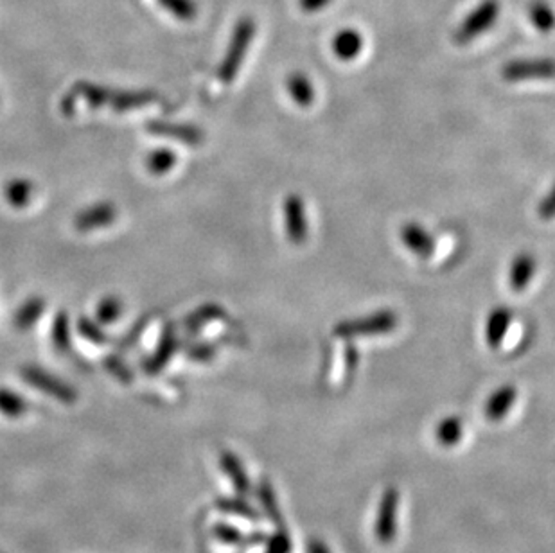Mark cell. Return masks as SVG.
I'll return each mask as SVG.
<instances>
[{
    "label": "cell",
    "mask_w": 555,
    "mask_h": 553,
    "mask_svg": "<svg viewBox=\"0 0 555 553\" xmlns=\"http://www.w3.org/2000/svg\"><path fill=\"white\" fill-rule=\"evenodd\" d=\"M399 325V316L394 309H380L365 316L341 320L332 332L338 338H374L391 334Z\"/></svg>",
    "instance_id": "6da1fadb"
},
{
    "label": "cell",
    "mask_w": 555,
    "mask_h": 553,
    "mask_svg": "<svg viewBox=\"0 0 555 553\" xmlns=\"http://www.w3.org/2000/svg\"><path fill=\"white\" fill-rule=\"evenodd\" d=\"M256 22L250 19V17H243L234 31H232V37H231V42H229V47L225 51V56L220 63V69H218V78L222 83L225 85H231L236 78H238V72L248 54V49H250V44L256 37Z\"/></svg>",
    "instance_id": "7a4b0ae2"
},
{
    "label": "cell",
    "mask_w": 555,
    "mask_h": 553,
    "mask_svg": "<svg viewBox=\"0 0 555 553\" xmlns=\"http://www.w3.org/2000/svg\"><path fill=\"white\" fill-rule=\"evenodd\" d=\"M500 10L501 6L498 0H482L455 31V42L458 46H467L487 33L496 24Z\"/></svg>",
    "instance_id": "3957f363"
},
{
    "label": "cell",
    "mask_w": 555,
    "mask_h": 553,
    "mask_svg": "<svg viewBox=\"0 0 555 553\" xmlns=\"http://www.w3.org/2000/svg\"><path fill=\"white\" fill-rule=\"evenodd\" d=\"M21 376L28 385H31L38 392H42V394H46V396H49V398L63 403V405H72L78 399V392L72 385L53 376L51 373L44 371V368H40V366L28 364L21 371Z\"/></svg>",
    "instance_id": "277c9868"
},
{
    "label": "cell",
    "mask_w": 555,
    "mask_h": 553,
    "mask_svg": "<svg viewBox=\"0 0 555 553\" xmlns=\"http://www.w3.org/2000/svg\"><path fill=\"white\" fill-rule=\"evenodd\" d=\"M501 78L507 83L555 80L553 58H519L503 65Z\"/></svg>",
    "instance_id": "5b68a950"
},
{
    "label": "cell",
    "mask_w": 555,
    "mask_h": 553,
    "mask_svg": "<svg viewBox=\"0 0 555 553\" xmlns=\"http://www.w3.org/2000/svg\"><path fill=\"white\" fill-rule=\"evenodd\" d=\"M282 218L288 241L295 247H302L309 238V223L306 204L300 195L291 193L282 200Z\"/></svg>",
    "instance_id": "8992f818"
},
{
    "label": "cell",
    "mask_w": 555,
    "mask_h": 553,
    "mask_svg": "<svg viewBox=\"0 0 555 553\" xmlns=\"http://www.w3.org/2000/svg\"><path fill=\"white\" fill-rule=\"evenodd\" d=\"M146 131L149 135L156 137H167L178 142H183L188 146L198 147L206 140V133L193 126V124H181V122H169V121H149L146 124Z\"/></svg>",
    "instance_id": "52a82bcc"
},
{
    "label": "cell",
    "mask_w": 555,
    "mask_h": 553,
    "mask_svg": "<svg viewBox=\"0 0 555 553\" xmlns=\"http://www.w3.org/2000/svg\"><path fill=\"white\" fill-rule=\"evenodd\" d=\"M117 214L119 211L112 202H97L76 214L74 227L80 232H92L97 229H105L115 223Z\"/></svg>",
    "instance_id": "ba28073f"
},
{
    "label": "cell",
    "mask_w": 555,
    "mask_h": 553,
    "mask_svg": "<svg viewBox=\"0 0 555 553\" xmlns=\"http://www.w3.org/2000/svg\"><path fill=\"white\" fill-rule=\"evenodd\" d=\"M399 236H401V241H403L405 248L408 252H412L414 256H417L421 259H428V257H432L435 254V248H437L435 238L421 223H417V222L405 223L401 227Z\"/></svg>",
    "instance_id": "9c48e42d"
},
{
    "label": "cell",
    "mask_w": 555,
    "mask_h": 553,
    "mask_svg": "<svg viewBox=\"0 0 555 553\" xmlns=\"http://www.w3.org/2000/svg\"><path fill=\"white\" fill-rule=\"evenodd\" d=\"M178 350V336L176 331L172 327V323H165L160 341L156 345V348L153 350V354L144 361V371L149 376H156L158 373H162L164 368L169 364V361L172 359V356Z\"/></svg>",
    "instance_id": "30bf717a"
},
{
    "label": "cell",
    "mask_w": 555,
    "mask_h": 553,
    "mask_svg": "<svg viewBox=\"0 0 555 553\" xmlns=\"http://www.w3.org/2000/svg\"><path fill=\"white\" fill-rule=\"evenodd\" d=\"M398 505H399V494L394 487H389L383 492V498L380 501L378 521H376V535L382 542H391L396 537Z\"/></svg>",
    "instance_id": "8fae6325"
},
{
    "label": "cell",
    "mask_w": 555,
    "mask_h": 553,
    "mask_svg": "<svg viewBox=\"0 0 555 553\" xmlns=\"http://www.w3.org/2000/svg\"><path fill=\"white\" fill-rule=\"evenodd\" d=\"M537 272V259L530 252H519L509 266V286L514 293H523Z\"/></svg>",
    "instance_id": "7c38bea8"
},
{
    "label": "cell",
    "mask_w": 555,
    "mask_h": 553,
    "mask_svg": "<svg viewBox=\"0 0 555 553\" xmlns=\"http://www.w3.org/2000/svg\"><path fill=\"white\" fill-rule=\"evenodd\" d=\"M158 101V94L153 90H117L110 88L108 96V108H112L117 113L144 108Z\"/></svg>",
    "instance_id": "4fadbf2b"
},
{
    "label": "cell",
    "mask_w": 555,
    "mask_h": 553,
    "mask_svg": "<svg viewBox=\"0 0 555 553\" xmlns=\"http://www.w3.org/2000/svg\"><path fill=\"white\" fill-rule=\"evenodd\" d=\"M512 322V311L505 306L491 309L485 320V341L491 348H500Z\"/></svg>",
    "instance_id": "5bb4252c"
},
{
    "label": "cell",
    "mask_w": 555,
    "mask_h": 553,
    "mask_svg": "<svg viewBox=\"0 0 555 553\" xmlns=\"http://www.w3.org/2000/svg\"><path fill=\"white\" fill-rule=\"evenodd\" d=\"M286 90L291 97V101L299 106V108H311L316 97L315 92V85L311 83V80L307 78L306 72L295 71L286 78Z\"/></svg>",
    "instance_id": "9a60e30c"
},
{
    "label": "cell",
    "mask_w": 555,
    "mask_h": 553,
    "mask_svg": "<svg viewBox=\"0 0 555 553\" xmlns=\"http://www.w3.org/2000/svg\"><path fill=\"white\" fill-rule=\"evenodd\" d=\"M363 51V37L356 29H341L332 38V53L340 62H352Z\"/></svg>",
    "instance_id": "2e32d148"
},
{
    "label": "cell",
    "mask_w": 555,
    "mask_h": 553,
    "mask_svg": "<svg viewBox=\"0 0 555 553\" xmlns=\"http://www.w3.org/2000/svg\"><path fill=\"white\" fill-rule=\"evenodd\" d=\"M517 399V390L512 385H503L500 387L485 403V415L489 421H501L512 405Z\"/></svg>",
    "instance_id": "e0dca14e"
},
{
    "label": "cell",
    "mask_w": 555,
    "mask_h": 553,
    "mask_svg": "<svg viewBox=\"0 0 555 553\" xmlns=\"http://www.w3.org/2000/svg\"><path fill=\"white\" fill-rule=\"evenodd\" d=\"M220 465H222L223 473L229 476V480L232 482L236 492L241 494V496L248 494V490H250V480H248V474H247V471H245L241 460H240L234 453L223 451V453L220 455Z\"/></svg>",
    "instance_id": "ac0fdd59"
},
{
    "label": "cell",
    "mask_w": 555,
    "mask_h": 553,
    "mask_svg": "<svg viewBox=\"0 0 555 553\" xmlns=\"http://www.w3.org/2000/svg\"><path fill=\"white\" fill-rule=\"evenodd\" d=\"M35 195V186L26 178L10 180L4 186V198L15 209H24L31 204Z\"/></svg>",
    "instance_id": "d6986e66"
},
{
    "label": "cell",
    "mask_w": 555,
    "mask_h": 553,
    "mask_svg": "<svg viewBox=\"0 0 555 553\" xmlns=\"http://www.w3.org/2000/svg\"><path fill=\"white\" fill-rule=\"evenodd\" d=\"M44 313H46V300L40 297H31L26 302H22V306L17 309L13 323L19 331H28L42 318Z\"/></svg>",
    "instance_id": "ffe728a7"
},
{
    "label": "cell",
    "mask_w": 555,
    "mask_h": 553,
    "mask_svg": "<svg viewBox=\"0 0 555 553\" xmlns=\"http://www.w3.org/2000/svg\"><path fill=\"white\" fill-rule=\"evenodd\" d=\"M223 316H225V309L222 306L214 304V302H209V304L200 306L188 318H185L183 327L188 329L189 332H197L202 327H206L207 323H211V322H214L218 318H223Z\"/></svg>",
    "instance_id": "44dd1931"
},
{
    "label": "cell",
    "mask_w": 555,
    "mask_h": 553,
    "mask_svg": "<svg viewBox=\"0 0 555 553\" xmlns=\"http://www.w3.org/2000/svg\"><path fill=\"white\" fill-rule=\"evenodd\" d=\"M72 94L76 97H81L87 101L90 108H103L108 105V96H110V87L90 83V81H78L72 87Z\"/></svg>",
    "instance_id": "7402d4cb"
},
{
    "label": "cell",
    "mask_w": 555,
    "mask_h": 553,
    "mask_svg": "<svg viewBox=\"0 0 555 553\" xmlns=\"http://www.w3.org/2000/svg\"><path fill=\"white\" fill-rule=\"evenodd\" d=\"M528 17L532 26L539 33H551L555 29V12L544 3V0H534L528 8Z\"/></svg>",
    "instance_id": "603a6c76"
},
{
    "label": "cell",
    "mask_w": 555,
    "mask_h": 553,
    "mask_svg": "<svg viewBox=\"0 0 555 553\" xmlns=\"http://www.w3.org/2000/svg\"><path fill=\"white\" fill-rule=\"evenodd\" d=\"M178 162V156L172 149L169 147H160V149H155L147 155L146 158V167L151 174L155 176H164L165 172H169Z\"/></svg>",
    "instance_id": "cb8c5ba5"
},
{
    "label": "cell",
    "mask_w": 555,
    "mask_h": 553,
    "mask_svg": "<svg viewBox=\"0 0 555 553\" xmlns=\"http://www.w3.org/2000/svg\"><path fill=\"white\" fill-rule=\"evenodd\" d=\"M51 341L58 352H67L71 348V318L65 311H60L53 320Z\"/></svg>",
    "instance_id": "d4e9b609"
},
{
    "label": "cell",
    "mask_w": 555,
    "mask_h": 553,
    "mask_svg": "<svg viewBox=\"0 0 555 553\" xmlns=\"http://www.w3.org/2000/svg\"><path fill=\"white\" fill-rule=\"evenodd\" d=\"M158 4L181 22H193L198 15V4L195 0H158Z\"/></svg>",
    "instance_id": "484cf974"
},
{
    "label": "cell",
    "mask_w": 555,
    "mask_h": 553,
    "mask_svg": "<svg viewBox=\"0 0 555 553\" xmlns=\"http://www.w3.org/2000/svg\"><path fill=\"white\" fill-rule=\"evenodd\" d=\"M26 412H28V401L22 396L8 389H0V414L10 419H19Z\"/></svg>",
    "instance_id": "4316f807"
},
{
    "label": "cell",
    "mask_w": 555,
    "mask_h": 553,
    "mask_svg": "<svg viewBox=\"0 0 555 553\" xmlns=\"http://www.w3.org/2000/svg\"><path fill=\"white\" fill-rule=\"evenodd\" d=\"M462 433H464V426H462V421L458 417H448V419L441 421L437 430H435V437H437L439 444H442L446 448L460 442Z\"/></svg>",
    "instance_id": "83f0119b"
},
{
    "label": "cell",
    "mask_w": 555,
    "mask_h": 553,
    "mask_svg": "<svg viewBox=\"0 0 555 553\" xmlns=\"http://www.w3.org/2000/svg\"><path fill=\"white\" fill-rule=\"evenodd\" d=\"M122 300L117 297H105L96 307V318L99 323H114L122 314Z\"/></svg>",
    "instance_id": "f1b7e54d"
},
{
    "label": "cell",
    "mask_w": 555,
    "mask_h": 553,
    "mask_svg": "<svg viewBox=\"0 0 555 553\" xmlns=\"http://www.w3.org/2000/svg\"><path fill=\"white\" fill-rule=\"evenodd\" d=\"M216 507H218L222 512H225V514L241 515V517H247V519H256V517H257L256 510H254L248 503L241 501L240 498H223V499H218Z\"/></svg>",
    "instance_id": "f546056e"
},
{
    "label": "cell",
    "mask_w": 555,
    "mask_h": 553,
    "mask_svg": "<svg viewBox=\"0 0 555 553\" xmlns=\"http://www.w3.org/2000/svg\"><path fill=\"white\" fill-rule=\"evenodd\" d=\"M78 332H80L85 339H88V341H92V343H97V345L106 343V334H105V331L101 329L99 322H97V320H92V318H88V316H81V318L78 320Z\"/></svg>",
    "instance_id": "4dcf8cb0"
},
{
    "label": "cell",
    "mask_w": 555,
    "mask_h": 553,
    "mask_svg": "<svg viewBox=\"0 0 555 553\" xmlns=\"http://www.w3.org/2000/svg\"><path fill=\"white\" fill-rule=\"evenodd\" d=\"M259 498H261V503L265 507V510L268 512L270 519H273L275 523L281 521V510L277 507V499H275V494H273V489L268 482H263L261 487H259Z\"/></svg>",
    "instance_id": "1f68e13d"
},
{
    "label": "cell",
    "mask_w": 555,
    "mask_h": 553,
    "mask_svg": "<svg viewBox=\"0 0 555 553\" xmlns=\"http://www.w3.org/2000/svg\"><path fill=\"white\" fill-rule=\"evenodd\" d=\"M105 366H106V371H108L112 376H115L119 381H122V383H131L133 374H131V371L128 368V364H126L122 359H119V357H115V356H108V357L105 359Z\"/></svg>",
    "instance_id": "d6a6232c"
},
{
    "label": "cell",
    "mask_w": 555,
    "mask_h": 553,
    "mask_svg": "<svg viewBox=\"0 0 555 553\" xmlns=\"http://www.w3.org/2000/svg\"><path fill=\"white\" fill-rule=\"evenodd\" d=\"M537 216L542 222L555 220V183L550 188L546 197L541 198V202L537 204Z\"/></svg>",
    "instance_id": "836d02e7"
},
{
    "label": "cell",
    "mask_w": 555,
    "mask_h": 553,
    "mask_svg": "<svg viewBox=\"0 0 555 553\" xmlns=\"http://www.w3.org/2000/svg\"><path fill=\"white\" fill-rule=\"evenodd\" d=\"M213 533L216 539H220L222 542H229V544H234V542H240L243 540V535L238 528H234L232 524H227V523H218L214 528H213Z\"/></svg>",
    "instance_id": "e575fe53"
},
{
    "label": "cell",
    "mask_w": 555,
    "mask_h": 553,
    "mask_svg": "<svg viewBox=\"0 0 555 553\" xmlns=\"http://www.w3.org/2000/svg\"><path fill=\"white\" fill-rule=\"evenodd\" d=\"M214 354H216V347L211 345V343H197V345H193V347L188 348V356H189L191 359L202 361V363L213 359Z\"/></svg>",
    "instance_id": "d590c367"
},
{
    "label": "cell",
    "mask_w": 555,
    "mask_h": 553,
    "mask_svg": "<svg viewBox=\"0 0 555 553\" xmlns=\"http://www.w3.org/2000/svg\"><path fill=\"white\" fill-rule=\"evenodd\" d=\"M291 551V540L286 532H277L270 542L265 553H290Z\"/></svg>",
    "instance_id": "8d00e7d4"
},
{
    "label": "cell",
    "mask_w": 555,
    "mask_h": 553,
    "mask_svg": "<svg viewBox=\"0 0 555 553\" xmlns=\"http://www.w3.org/2000/svg\"><path fill=\"white\" fill-rule=\"evenodd\" d=\"M332 0H299L300 10L306 13H316L322 12L324 8H327Z\"/></svg>",
    "instance_id": "74e56055"
},
{
    "label": "cell",
    "mask_w": 555,
    "mask_h": 553,
    "mask_svg": "<svg viewBox=\"0 0 555 553\" xmlns=\"http://www.w3.org/2000/svg\"><path fill=\"white\" fill-rule=\"evenodd\" d=\"M76 96L71 92V94H67L63 99H62V112L65 113V115H72L74 112H76Z\"/></svg>",
    "instance_id": "f35d334b"
},
{
    "label": "cell",
    "mask_w": 555,
    "mask_h": 553,
    "mask_svg": "<svg viewBox=\"0 0 555 553\" xmlns=\"http://www.w3.org/2000/svg\"><path fill=\"white\" fill-rule=\"evenodd\" d=\"M307 553H331V551L327 549V546H325L324 542H320V540H311V542L307 544Z\"/></svg>",
    "instance_id": "ab89813d"
}]
</instances>
